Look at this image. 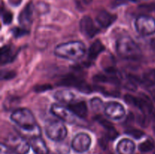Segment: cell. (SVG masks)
Wrapping results in <instances>:
<instances>
[{
  "label": "cell",
  "instance_id": "obj_3",
  "mask_svg": "<svg viewBox=\"0 0 155 154\" xmlns=\"http://www.w3.org/2000/svg\"><path fill=\"white\" fill-rule=\"evenodd\" d=\"M116 50L121 57L127 60H137L142 56V51L136 42L128 36H121L117 42Z\"/></svg>",
  "mask_w": 155,
  "mask_h": 154
},
{
  "label": "cell",
  "instance_id": "obj_31",
  "mask_svg": "<svg viewBox=\"0 0 155 154\" xmlns=\"http://www.w3.org/2000/svg\"><path fill=\"white\" fill-rule=\"evenodd\" d=\"M51 88V86L49 85H39L36 87V91H45L50 90Z\"/></svg>",
  "mask_w": 155,
  "mask_h": 154
},
{
  "label": "cell",
  "instance_id": "obj_16",
  "mask_svg": "<svg viewBox=\"0 0 155 154\" xmlns=\"http://www.w3.org/2000/svg\"><path fill=\"white\" fill-rule=\"evenodd\" d=\"M136 149V145L133 140L124 138L118 143L117 150L119 154H133Z\"/></svg>",
  "mask_w": 155,
  "mask_h": 154
},
{
  "label": "cell",
  "instance_id": "obj_33",
  "mask_svg": "<svg viewBox=\"0 0 155 154\" xmlns=\"http://www.w3.org/2000/svg\"><path fill=\"white\" fill-rule=\"evenodd\" d=\"M151 47H152L153 50L155 51V39H154V40L151 42Z\"/></svg>",
  "mask_w": 155,
  "mask_h": 154
},
{
  "label": "cell",
  "instance_id": "obj_32",
  "mask_svg": "<svg viewBox=\"0 0 155 154\" xmlns=\"http://www.w3.org/2000/svg\"><path fill=\"white\" fill-rule=\"evenodd\" d=\"M151 97H152L153 100L155 101V89H153V90L151 91Z\"/></svg>",
  "mask_w": 155,
  "mask_h": 154
},
{
  "label": "cell",
  "instance_id": "obj_36",
  "mask_svg": "<svg viewBox=\"0 0 155 154\" xmlns=\"http://www.w3.org/2000/svg\"><path fill=\"white\" fill-rule=\"evenodd\" d=\"M154 133H155V128H154Z\"/></svg>",
  "mask_w": 155,
  "mask_h": 154
},
{
  "label": "cell",
  "instance_id": "obj_8",
  "mask_svg": "<svg viewBox=\"0 0 155 154\" xmlns=\"http://www.w3.org/2000/svg\"><path fill=\"white\" fill-rule=\"evenodd\" d=\"M60 85H64V86H71V87H76L81 91L85 92V93H89V92L92 91V87L88 84L84 80L81 79L79 77L75 76V75H67L65 78L61 80Z\"/></svg>",
  "mask_w": 155,
  "mask_h": 154
},
{
  "label": "cell",
  "instance_id": "obj_9",
  "mask_svg": "<svg viewBox=\"0 0 155 154\" xmlns=\"http://www.w3.org/2000/svg\"><path fill=\"white\" fill-rule=\"evenodd\" d=\"M104 114L110 119L120 120L124 117L126 114L125 109L124 106L118 102L110 101L106 104L104 107Z\"/></svg>",
  "mask_w": 155,
  "mask_h": 154
},
{
  "label": "cell",
  "instance_id": "obj_4",
  "mask_svg": "<svg viewBox=\"0 0 155 154\" xmlns=\"http://www.w3.org/2000/svg\"><path fill=\"white\" fill-rule=\"evenodd\" d=\"M45 130L47 137L54 141H61L68 134L65 125L57 119H48L45 123Z\"/></svg>",
  "mask_w": 155,
  "mask_h": 154
},
{
  "label": "cell",
  "instance_id": "obj_35",
  "mask_svg": "<svg viewBox=\"0 0 155 154\" xmlns=\"http://www.w3.org/2000/svg\"><path fill=\"white\" fill-rule=\"evenodd\" d=\"M154 119H155V113H154Z\"/></svg>",
  "mask_w": 155,
  "mask_h": 154
},
{
  "label": "cell",
  "instance_id": "obj_2",
  "mask_svg": "<svg viewBox=\"0 0 155 154\" xmlns=\"http://www.w3.org/2000/svg\"><path fill=\"white\" fill-rule=\"evenodd\" d=\"M86 52V45L80 41H71L60 44L54 51L56 56L70 60H79Z\"/></svg>",
  "mask_w": 155,
  "mask_h": 154
},
{
  "label": "cell",
  "instance_id": "obj_7",
  "mask_svg": "<svg viewBox=\"0 0 155 154\" xmlns=\"http://www.w3.org/2000/svg\"><path fill=\"white\" fill-rule=\"evenodd\" d=\"M51 112L56 117L68 124H74L77 122V116L69 108H66L63 106L52 104Z\"/></svg>",
  "mask_w": 155,
  "mask_h": 154
},
{
  "label": "cell",
  "instance_id": "obj_19",
  "mask_svg": "<svg viewBox=\"0 0 155 154\" xmlns=\"http://www.w3.org/2000/svg\"><path fill=\"white\" fill-rule=\"evenodd\" d=\"M105 49L104 45L101 43L100 40H96L91 45L90 48L89 50V54H88V57L89 60H94L97 58L100 53L102 52Z\"/></svg>",
  "mask_w": 155,
  "mask_h": 154
},
{
  "label": "cell",
  "instance_id": "obj_27",
  "mask_svg": "<svg viewBox=\"0 0 155 154\" xmlns=\"http://www.w3.org/2000/svg\"><path fill=\"white\" fill-rule=\"evenodd\" d=\"M15 72L13 70H2V79H9L15 76Z\"/></svg>",
  "mask_w": 155,
  "mask_h": 154
},
{
  "label": "cell",
  "instance_id": "obj_20",
  "mask_svg": "<svg viewBox=\"0 0 155 154\" xmlns=\"http://www.w3.org/2000/svg\"><path fill=\"white\" fill-rule=\"evenodd\" d=\"M142 82L148 87L155 85V69H151L144 72L142 78Z\"/></svg>",
  "mask_w": 155,
  "mask_h": 154
},
{
  "label": "cell",
  "instance_id": "obj_26",
  "mask_svg": "<svg viewBox=\"0 0 155 154\" xmlns=\"http://www.w3.org/2000/svg\"><path fill=\"white\" fill-rule=\"evenodd\" d=\"M124 99H125L126 102H127V104L137 107L138 98H136V97L133 96V95H126L125 97H124Z\"/></svg>",
  "mask_w": 155,
  "mask_h": 154
},
{
  "label": "cell",
  "instance_id": "obj_14",
  "mask_svg": "<svg viewBox=\"0 0 155 154\" xmlns=\"http://www.w3.org/2000/svg\"><path fill=\"white\" fill-rule=\"evenodd\" d=\"M30 147L36 154H48V149L46 143L42 138L39 137H35L30 139Z\"/></svg>",
  "mask_w": 155,
  "mask_h": 154
},
{
  "label": "cell",
  "instance_id": "obj_18",
  "mask_svg": "<svg viewBox=\"0 0 155 154\" xmlns=\"http://www.w3.org/2000/svg\"><path fill=\"white\" fill-rule=\"evenodd\" d=\"M17 53L10 45H5L1 48V64L11 63L16 57Z\"/></svg>",
  "mask_w": 155,
  "mask_h": 154
},
{
  "label": "cell",
  "instance_id": "obj_13",
  "mask_svg": "<svg viewBox=\"0 0 155 154\" xmlns=\"http://www.w3.org/2000/svg\"><path fill=\"white\" fill-rule=\"evenodd\" d=\"M117 19V16L109 13L107 11H101L96 16L97 23L103 28L110 27Z\"/></svg>",
  "mask_w": 155,
  "mask_h": 154
},
{
  "label": "cell",
  "instance_id": "obj_1",
  "mask_svg": "<svg viewBox=\"0 0 155 154\" xmlns=\"http://www.w3.org/2000/svg\"><path fill=\"white\" fill-rule=\"evenodd\" d=\"M11 119L18 126V131L22 137L31 139L40 136V128L34 116L29 109L19 108L15 110L11 115Z\"/></svg>",
  "mask_w": 155,
  "mask_h": 154
},
{
  "label": "cell",
  "instance_id": "obj_34",
  "mask_svg": "<svg viewBox=\"0 0 155 154\" xmlns=\"http://www.w3.org/2000/svg\"><path fill=\"white\" fill-rule=\"evenodd\" d=\"M83 2H84L86 4L88 5V4H90V3L92 2V0H83Z\"/></svg>",
  "mask_w": 155,
  "mask_h": 154
},
{
  "label": "cell",
  "instance_id": "obj_10",
  "mask_svg": "<svg viewBox=\"0 0 155 154\" xmlns=\"http://www.w3.org/2000/svg\"><path fill=\"white\" fill-rule=\"evenodd\" d=\"M91 137L86 133H79L72 140L73 149L77 152H84L89 149L91 146Z\"/></svg>",
  "mask_w": 155,
  "mask_h": 154
},
{
  "label": "cell",
  "instance_id": "obj_28",
  "mask_svg": "<svg viewBox=\"0 0 155 154\" xmlns=\"http://www.w3.org/2000/svg\"><path fill=\"white\" fill-rule=\"evenodd\" d=\"M13 33L15 37H21V36H24L27 32L26 31V29L24 28H15L13 30Z\"/></svg>",
  "mask_w": 155,
  "mask_h": 154
},
{
  "label": "cell",
  "instance_id": "obj_21",
  "mask_svg": "<svg viewBox=\"0 0 155 154\" xmlns=\"http://www.w3.org/2000/svg\"><path fill=\"white\" fill-rule=\"evenodd\" d=\"M154 146L155 144L154 140L151 138H148L139 144V149L142 152H148L154 149Z\"/></svg>",
  "mask_w": 155,
  "mask_h": 154
},
{
  "label": "cell",
  "instance_id": "obj_5",
  "mask_svg": "<svg viewBox=\"0 0 155 154\" xmlns=\"http://www.w3.org/2000/svg\"><path fill=\"white\" fill-rule=\"evenodd\" d=\"M6 145L15 154H27L30 146L24 137L15 134H11L7 137Z\"/></svg>",
  "mask_w": 155,
  "mask_h": 154
},
{
  "label": "cell",
  "instance_id": "obj_17",
  "mask_svg": "<svg viewBox=\"0 0 155 154\" xmlns=\"http://www.w3.org/2000/svg\"><path fill=\"white\" fill-rule=\"evenodd\" d=\"M68 108L74 113L77 116L80 118H85L87 116L88 109L86 104L84 101H78V102H74L69 104Z\"/></svg>",
  "mask_w": 155,
  "mask_h": 154
},
{
  "label": "cell",
  "instance_id": "obj_29",
  "mask_svg": "<svg viewBox=\"0 0 155 154\" xmlns=\"http://www.w3.org/2000/svg\"><path fill=\"white\" fill-rule=\"evenodd\" d=\"M138 122H139V123L140 124V125H142V126L145 127V126H147V125L148 124L149 120H148V117H147L146 115L144 114V116H139Z\"/></svg>",
  "mask_w": 155,
  "mask_h": 154
},
{
  "label": "cell",
  "instance_id": "obj_6",
  "mask_svg": "<svg viewBox=\"0 0 155 154\" xmlns=\"http://www.w3.org/2000/svg\"><path fill=\"white\" fill-rule=\"evenodd\" d=\"M136 30L142 36H150L155 33V20L152 17L141 15L135 23Z\"/></svg>",
  "mask_w": 155,
  "mask_h": 154
},
{
  "label": "cell",
  "instance_id": "obj_22",
  "mask_svg": "<svg viewBox=\"0 0 155 154\" xmlns=\"http://www.w3.org/2000/svg\"><path fill=\"white\" fill-rule=\"evenodd\" d=\"M91 108L94 112H100L103 109L104 104H103L102 101L98 98H94L90 101Z\"/></svg>",
  "mask_w": 155,
  "mask_h": 154
},
{
  "label": "cell",
  "instance_id": "obj_30",
  "mask_svg": "<svg viewBox=\"0 0 155 154\" xmlns=\"http://www.w3.org/2000/svg\"><path fill=\"white\" fill-rule=\"evenodd\" d=\"M12 151L10 148L4 143H1V154H11Z\"/></svg>",
  "mask_w": 155,
  "mask_h": 154
},
{
  "label": "cell",
  "instance_id": "obj_12",
  "mask_svg": "<svg viewBox=\"0 0 155 154\" xmlns=\"http://www.w3.org/2000/svg\"><path fill=\"white\" fill-rule=\"evenodd\" d=\"M33 10H34V7H33V3L30 2L23 9L19 15L18 20H19L20 24L25 27L26 30L27 27L31 25L32 22H33Z\"/></svg>",
  "mask_w": 155,
  "mask_h": 154
},
{
  "label": "cell",
  "instance_id": "obj_23",
  "mask_svg": "<svg viewBox=\"0 0 155 154\" xmlns=\"http://www.w3.org/2000/svg\"><path fill=\"white\" fill-rule=\"evenodd\" d=\"M126 134H127L128 135L131 136V137H134L136 139H140L141 137H143L145 135V133L143 132L141 130L137 129V128H128L125 131Z\"/></svg>",
  "mask_w": 155,
  "mask_h": 154
},
{
  "label": "cell",
  "instance_id": "obj_11",
  "mask_svg": "<svg viewBox=\"0 0 155 154\" xmlns=\"http://www.w3.org/2000/svg\"><path fill=\"white\" fill-rule=\"evenodd\" d=\"M80 29L84 36L92 38L99 32V30L94 24L92 18L89 16H84L80 23Z\"/></svg>",
  "mask_w": 155,
  "mask_h": 154
},
{
  "label": "cell",
  "instance_id": "obj_25",
  "mask_svg": "<svg viewBox=\"0 0 155 154\" xmlns=\"http://www.w3.org/2000/svg\"><path fill=\"white\" fill-rule=\"evenodd\" d=\"M13 19V15L8 11L2 12V21L5 24H9L12 21Z\"/></svg>",
  "mask_w": 155,
  "mask_h": 154
},
{
  "label": "cell",
  "instance_id": "obj_24",
  "mask_svg": "<svg viewBox=\"0 0 155 154\" xmlns=\"http://www.w3.org/2000/svg\"><path fill=\"white\" fill-rule=\"evenodd\" d=\"M95 119V120H96L98 123L101 124V125H102V126L104 127L106 130H108V129H110V128H113L114 127L113 124L110 123L109 121H107V119H105L104 118H103L102 116H97Z\"/></svg>",
  "mask_w": 155,
  "mask_h": 154
},
{
  "label": "cell",
  "instance_id": "obj_15",
  "mask_svg": "<svg viewBox=\"0 0 155 154\" xmlns=\"http://www.w3.org/2000/svg\"><path fill=\"white\" fill-rule=\"evenodd\" d=\"M54 99L57 100L59 102L62 103V104H71L75 101L76 95L71 91L64 89V90L57 91L54 93Z\"/></svg>",
  "mask_w": 155,
  "mask_h": 154
}]
</instances>
